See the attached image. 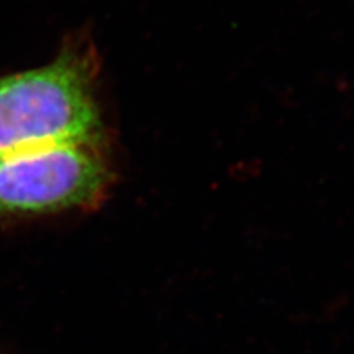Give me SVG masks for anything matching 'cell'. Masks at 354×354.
I'll use <instances>...</instances> for the list:
<instances>
[{
  "instance_id": "cell-1",
  "label": "cell",
  "mask_w": 354,
  "mask_h": 354,
  "mask_svg": "<svg viewBox=\"0 0 354 354\" xmlns=\"http://www.w3.org/2000/svg\"><path fill=\"white\" fill-rule=\"evenodd\" d=\"M92 70L66 48L50 64L0 77V158L59 143H102Z\"/></svg>"
},
{
  "instance_id": "cell-2",
  "label": "cell",
  "mask_w": 354,
  "mask_h": 354,
  "mask_svg": "<svg viewBox=\"0 0 354 354\" xmlns=\"http://www.w3.org/2000/svg\"><path fill=\"white\" fill-rule=\"evenodd\" d=\"M101 143H59L0 158V214L58 213L102 203L113 183Z\"/></svg>"
}]
</instances>
